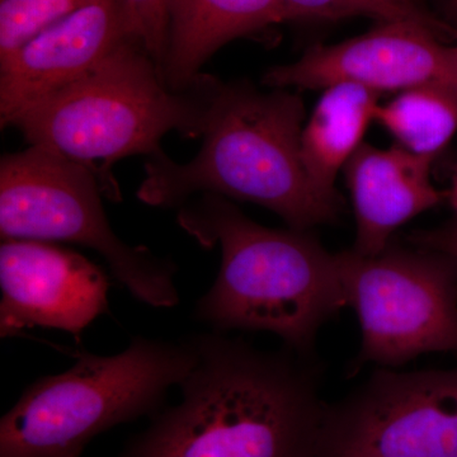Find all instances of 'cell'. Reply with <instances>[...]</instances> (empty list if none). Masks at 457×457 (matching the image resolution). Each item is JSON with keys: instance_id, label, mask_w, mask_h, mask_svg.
Returning <instances> with one entry per match:
<instances>
[{"instance_id": "cell-22", "label": "cell", "mask_w": 457, "mask_h": 457, "mask_svg": "<svg viewBox=\"0 0 457 457\" xmlns=\"http://www.w3.org/2000/svg\"><path fill=\"white\" fill-rule=\"evenodd\" d=\"M456 3H457V0H456Z\"/></svg>"}, {"instance_id": "cell-16", "label": "cell", "mask_w": 457, "mask_h": 457, "mask_svg": "<svg viewBox=\"0 0 457 457\" xmlns=\"http://www.w3.org/2000/svg\"><path fill=\"white\" fill-rule=\"evenodd\" d=\"M92 0H0V62Z\"/></svg>"}, {"instance_id": "cell-13", "label": "cell", "mask_w": 457, "mask_h": 457, "mask_svg": "<svg viewBox=\"0 0 457 457\" xmlns=\"http://www.w3.org/2000/svg\"><path fill=\"white\" fill-rule=\"evenodd\" d=\"M288 20L282 0H170L165 84L192 88L204 62L225 44Z\"/></svg>"}, {"instance_id": "cell-7", "label": "cell", "mask_w": 457, "mask_h": 457, "mask_svg": "<svg viewBox=\"0 0 457 457\" xmlns=\"http://www.w3.org/2000/svg\"><path fill=\"white\" fill-rule=\"evenodd\" d=\"M347 306L361 328L354 368L398 369L429 352L457 351V278L437 255L387 246L338 253Z\"/></svg>"}, {"instance_id": "cell-15", "label": "cell", "mask_w": 457, "mask_h": 457, "mask_svg": "<svg viewBox=\"0 0 457 457\" xmlns=\"http://www.w3.org/2000/svg\"><path fill=\"white\" fill-rule=\"evenodd\" d=\"M375 121L398 145L436 158L457 131V88L427 83L402 90L392 101L378 104Z\"/></svg>"}, {"instance_id": "cell-2", "label": "cell", "mask_w": 457, "mask_h": 457, "mask_svg": "<svg viewBox=\"0 0 457 457\" xmlns=\"http://www.w3.org/2000/svg\"><path fill=\"white\" fill-rule=\"evenodd\" d=\"M303 125L297 93L216 80L200 152L185 164L163 149L149 155L137 198L179 209L195 195H219L266 207L296 230L336 220L341 203L321 195L303 167Z\"/></svg>"}, {"instance_id": "cell-20", "label": "cell", "mask_w": 457, "mask_h": 457, "mask_svg": "<svg viewBox=\"0 0 457 457\" xmlns=\"http://www.w3.org/2000/svg\"><path fill=\"white\" fill-rule=\"evenodd\" d=\"M451 257L456 258V260H457V253L451 255Z\"/></svg>"}, {"instance_id": "cell-1", "label": "cell", "mask_w": 457, "mask_h": 457, "mask_svg": "<svg viewBox=\"0 0 457 457\" xmlns=\"http://www.w3.org/2000/svg\"><path fill=\"white\" fill-rule=\"evenodd\" d=\"M195 341L180 402L150 418L119 457H318L327 407L312 359L220 332Z\"/></svg>"}, {"instance_id": "cell-12", "label": "cell", "mask_w": 457, "mask_h": 457, "mask_svg": "<svg viewBox=\"0 0 457 457\" xmlns=\"http://www.w3.org/2000/svg\"><path fill=\"white\" fill-rule=\"evenodd\" d=\"M433 161L398 144L380 149L363 143L356 150L345 167L356 216L352 251L380 254L396 228L442 203L446 194L432 183Z\"/></svg>"}, {"instance_id": "cell-11", "label": "cell", "mask_w": 457, "mask_h": 457, "mask_svg": "<svg viewBox=\"0 0 457 457\" xmlns=\"http://www.w3.org/2000/svg\"><path fill=\"white\" fill-rule=\"evenodd\" d=\"M134 40L139 41L120 0H92L37 33L0 62L3 128Z\"/></svg>"}, {"instance_id": "cell-3", "label": "cell", "mask_w": 457, "mask_h": 457, "mask_svg": "<svg viewBox=\"0 0 457 457\" xmlns=\"http://www.w3.org/2000/svg\"><path fill=\"white\" fill-rule=\"evenodd\" d=\"M183 230L221 264L195 318L212 332H269L312 359L321 326L347 306L338 254L296 228H270L246 218L227 197L207 194L179 209Z\"/></svg>"}, {"instance_id": "cell-9", "label": "cell", "mask_w": 457, "mask_h": 457, "mask_svg": "<svg viewBox=\"0 0 457 457\" xmlns=\"http://www.w3.org/2000/svg\"><path fill=\"white\" fill-rule=\"evenodd\" d=\"M270 88L326 89L357 84L374 92H402L427 83L457 88L456 46H445L435 29L411 21L381 23L359 37L318 45L297 62L263 75Z\"/></svg>"}, {"instance_id": "cell-4", "label": "cell", "mask_w": 457, "mask_h": 457, "mask_svg": "<svg viewBox=\"0 0 457 457\" xmlns=\"http://www.w3.org/2000/svg\"><path fill=\"white\" fill-rule=\"evenodd\" d=\"M215 83L203 75L192 88L170 89L154 60L134 40L12 126L29 145L89 167L104 195L117 200L111 167L128 156L154 154L171 131L203 137Z\"/></svg>"}, {"instance_id": "cell-18", "label": "cell", "mask_w": 457, "mask_h": 457, "mask_svg": "<svg viewBox=\"0 0 457 457\" xmlns=\"http://www.w3.org/2000/svg\"><path fill=\"white\" fill-rule=\"evenodd\" d=\"M131 31L154 60L162 77L170 29V0H120ZM164 79V78H163Z\"/></svg>"}, {"instance_id": "cell-19", "label": "cell", "mask_w": 457, "mask_h": 457, "mask_svg": "<svg viewBox=\"0 0 457 457\" xmlns=\"http://www.w3.org/2000/svg\"><path fill=\"white\" fill-rule=\"evenodd\" d=\"M446 198L450 201L457 219V165L453 171V180H451V187L446 192ZM411 239L417 242L418 245L426 246V248L441 252V253L453 255L457 253V222L455 227L451 228L450 230L418 234Z\"/></svg>"}, {"instance_id": "cell-8", "label": "cell", "mask_w": 457, "mask_h": 457, "mask_svg": "<svg viewBox=\"0 0 457 457\" xmlns=\"http://www.w3.org/2000/svg\"><path fill=\"white\" fill-rule=\"evenodd\" d=\"M318 457H457V370L376 369L327 407Z\"/></svg>"}, {"instance_id": "cell-17", "label": "cell", "mask_w": 457, "mask_h": 457, "mask_svg": "<svg viewBox=\"0 0 457 457\" xmlns=\"http://www.w3.org/2000/svg\"><path fill=\"white\" fill-rule=\"evenodd\" d=\"M291 20L299 18H339L366 16L384 22L411 21L431 27L436 32L441 27L422 11L414 0H282Z\"/></svg>"}, {"instance_id": "cell-21", "label": "cell", "mask_w": 457, "mask_h": 457, "mask_svg": "<svg viewBox=\"0 0 457 457\" xmlns=\"http://www.w3.org/2000/svg\"><path fill=\"white\" fill-rule=\"evenodd\" d=\"M456 53H457V46H456Z\"/></svg>"}, {"instance_id": "cell-10", "label": "cell", "mask_w": 457, "mask_h": 457, "mask_svg": "<svg viewBox=\"0 0 457 457\" xmlns=\"http://www.w3.org/2000/svg\"><path fill=\"white\" fill-rule=\"evenodd\" d=\"M110 287L106 272L77 252L41 240H2L0 337L45 328L79 341L110 312Z\"/></svg>"}, {"instance_id": "cell-6", "label": "cell", "mask_w": 457, "mask_h": 457, "mask_svg": "<svg viewBox=\"0 0 457 457\" xmlns=\"http://www.w3.org/2000/svg\"><path fill=\"white\" fill-rule=\"evenodd\" d=\"M97 174L40 146L0 162V234L4 239L66 242L97 252L113 278L139 302L174 308V262L120 239L108 221Z\"/></svg>"}, {"instance_id": "cell-14", "label": "cell", "mask_w": 457, "mask_h": 457, "mask_svg": "<svg viewBox=\"0 0 457 457\" xmlns=\"http://www.w3.org/2000/svg\"><path fill=\"white\" fill-rule=\"evenodd\" d=\"M378 96L357 84L328 87L303 125V167L318 191L330 200L339 201L337 176L362 145L370 122L375 121Z\"/></svg>"}, {"instance_id": "cell-5", "label": "cell", "mask_w": 457, "mask_h": 457, "mask_svg": "<svg viewBox=\"0 0 457 457\" xmlns=\"http://www.w3.org/2000/svg\"><path fill=\"white\" fill-rule=\"evenodd\" d=\"M197 354L195 336H137L112 356L82 352L71 369L26 387L3 416L0 457H80L102 433L158 414Z\"/></svg>"}]
</instances>
